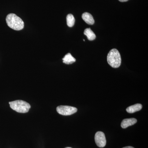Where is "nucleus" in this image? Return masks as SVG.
I'll list each match as a JSON object with an SVG mask.
<instances>
[{"mask_svg":"<svg viewBox=\"0 0 148 148\" xmlns=\"http://www.w3.org/2000/svg\"><path fill=\"white\" fill-rule=\"evenodd\" d=\"M6 21L8 27L13 30L20 31L24 29V21L14 14H8L6 18Z\"/></svg>","mask_w":148,"mask_h":148,"instance_id":"obj_1","label":"nucleus"},{"mask_svg":"<svg viewBox=\"0 0 148 148\" xmlns=\"http://www.w3.org/2000/svg\"><path fill=\"white\" fill-rule=\"evenodd\" d=\"M107 61L111 67L119 68L121 63V57L119 51L116 49H113L110 51L107 56Z\"/></svg>","mask_w":148,"mask_h":148,"instance_id":"obj_2","label":"nucleus"},{"mask_svg":"<svg viewBox=\"0 0 148 148\" xmlns=\"http://www.w3.org/2000/svg\"><path fill=\"white\" fill-rule=\"evenodd\" d=\"M9 104L12 110L21 113L28 112L31 108V106L29 103L22 100L12 101L9 102Z\"/></svg>","mask_w":148,"mask_h":148,"instance_id":"obj_3","label":"nucleus"},{"mask_svg":"<svg viewBox=\"0 0 148 148\" xmlns=\"http://www.w3.org/2000/svg\"><path fill=\"white\" fill-rule=\"evenodd\" d=\"M58 113L64 116H69L76 112L77 109L75 107L70 106H60L56 108Z\"/></svg>","mask_w":148,"mask_h":148,"instance_id":"obj_4","label":"nucleus"},{"mask_svg":"<svg viewBox=\"0 0 148 148\" xmlns=\"http://www.w3.org/2000/svg\"><path fill=\"white\" fill-rule=\"evenodd\" d=\"M95 140L96 145L99 147H104L106 145V136L103 132L98 131L96 132L95 136Z\"/></svg>","mask_w":148,"mask_h":148,"instance_id":"obj_5","label":"nucleus"},{"mask_svg":"<svg viewBox=\"0 0 148 148\" xmlns=\"http://www.w3.org/2000/svg\"><path fill=\"white\" fill-rule=\"evenodd\" d=\"M137 122V120L135 118L126 119H123L121 123V127L126 128L130 126L133 125Z\"/></svg>","mask_w":148,"mask_h":148,"instance_id":"obj_6","label":"nucleus"},{"mask_svg":"<svg viewBox=\"0 0 148 148\" xmlns=\"http://www.w3.org/2000/svg\"><path fill=\"white\" fill-rule=\"evenodd\" d=\"M82 18L86 24L89 25H93L95 22L92 15L88 12H84L83 14Z\"/></svg>","mask_w":148,"mask_h":148,"instance_id":"obj_7","label":"nucleus"},{"mask_svg":"<svg viewBox=\"0 0 148 148\" xmlns=\"http://www.w3.org/2000/svg\"><path fill=\"white\" fill-rule=\"evenodd\" d=\"M143 108V106L140 104H136L128 107L126 109V111L129 113H133L140 110Z\"/></svg>","mask_w":148,"mask_h":148,"instance_id":"obj_8","label":"nucleus"},{"mask_svg":"<svg viewBox=\"0 0 148 148\" xmlns=\"http://www.w3.org/2000/svg\"><path fill=\"white\" fill-rule=\"evenodd\" d=\"M63 63L68 65L73 64L76 61L75 58H74L70 53L66 54L63 58Z\"/></svg>","mask_w":148,"mask_h":148,"instance_id":"obj_9","label":"nucleus"},{"mask_svg":"<svg viewBox=\"0 0 148 148\" xmlns=\"http://www.w3.org/2000/svg\"><path fill=\"white\" fill-rule=\"evenodd\" d=\"M84 34L87 36L88 39L89 40H93L96 38V36L94 32H92L90 28H87L84 30Z\"/></svg>","mask_w":148,"mask_h":148,"instance_id":"obj_10","label":"nucleus"},{"mask_svg":"<svg viewBox=\"0 0 148 148\" xmlns=\"http://www.w3.org/2000/svg\"><path fill=\"white\" fill-rule=\"evenodd\" d=\"M67 25L69 27H72L74 26L75 23V18L73 15L71 14H68L66 17Z\"/></svg>","mask_w":148,"mask_h":148,"instance_id":"obj_11","label":"nucleus"},{"mask_svg":"<svg viewBox=\"0 0 148 148\" xmlns=\"http://www.w3.org/2000/svg\"><path fill=\"white\" fill-rule=\"evenodd\" d=\"M119 1L121 2H126L128 1V0H119Z\"/></svg>","mask_w":148,"mask_h":148,"instance_id":"obj_12","label":"nucleus"},{"mask_svg":"<svg viewBox=\"0 0 148 148\" xmlns=\"http://www.w3.org/2000/svg\"><path fill=\"white\" fill-rule=\"evenodd\" d=\"M123 148H134L133 147H130V146H128V147H123Z\"/></svg>","mask_w":148,"mask_h":148,"instance_id":"obj_13","label":"nucleus"},{"mask_svg":"<svg viewBox=\"0 0 148 148\" xmlns=\"http://www.w3.org/2000/svg\"><path fill=\"white\" fill-rule=\"evenodd\" d=\"M66 148H71V147H66Z\"/></svg>","mask_w":148,"mask_h":148,"instance_id":"obj_14","label":"nucleus"}]
</instances>
